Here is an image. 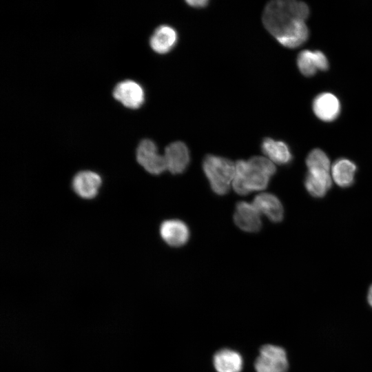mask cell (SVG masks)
Returning a JSON list of instances; mask_svg holds the SVG:
<instances>
[{"label":"cell","mask_w":372,"mask_h":372,"mask_svg":"<svg viewBox=\"0 0 372 372\" xmlns=\"http://www.w3.org/2000/svg\"><path fill=\"white\" fill-rule=\"evenodd\" d=\"M308 6L302 1L278 0L265 8L262 23L267 31L282 45L295 48L307 41L309 30L305 19Z\"/></svg>","instance_id":"1"},{"label":"cell","mask_w":372,"mask_h":372,"mask_svg":"<svg viewBox=\"0 0 372 372\" xmlns=\"http://www.w3.org/2000/svg\"><path fill=\"white\" fill-rule=\"evenodd\" d=\"M236 173L232 187L240 195H247L254 191L265 189L269 185L276 168L269 158L253 156L248 161L238 160L236 163Z\"/></svg>","instance_id":"2"},{"label":"cell","mask_w":372,"mask_h":372,"mask_svg":"<svg viewBox=\"0 0 372 372\" xmlns=\"http://www.w3.org/2000/svg\"><path fill=\"white\" fill-rule=\"evenodd\" d=\"M203 169L215 194L222 196L228 193L236 173V165L231 161L208 154L203 159Z\"/></svg>","instance_id":"3"},{"label":"cell","mask_w":372,"mask_h":372,"mask_svg":"<svg viewBox=\"0 0 372 372\" xmlns=\"http://www.w3.org/2000/svg\"><path fill=\"white\" fill-rule=\"evenodd\" d=\"M254 367L256 372H288L289 362L287 351L276 344L263 345L255 360Z\"/></svg>","instance_id":"4"},{"label":"cell","mask_w":372,"mask_h":372,"mask_svg":"<svg viewBox=\"0 0 372 372\" xmlns=\"http://www.w3.org/2000/svg\"><path fill=\"white\" fill-rule=\"evenodd\" d=\"M138 163L149 173L158 175L167 169L164 156L158 153L156 143L150 139L142 140L136 152Z\"/></svg>","instance_id":"5"},{"label":"cell","mask_w":372,"mask_h":372,"mask_svg":"<svg viewBox=\"0 0 372 372\" xmlns=\"http://www.w3.org/2000/svg\"><path fill=\"white\" fill-rule=\"evenodd\" d=\"M113 96L123 106L130 109L139 108L145 101L143 88L132 80H125L118 83L114 88Z\"/></svg>","instance_id":"6"},{"label":"cell","mask_w":372,"mask_h":372,"mask_svg":"<svg viewBox=\"0 0 372 372\" xmlns=\"http://www.w3.org/2000/svg\"><path fill=\"white\" fill-rule=\"evenodd\" d=\"M234 220L238 227L246 232H258L262 227L260 214L253 204L245 201L236 203Z\"/></svg>","instance_id":"7"},{"label":"cell","mask_w":372,"mask_h":372,"mask_svg":"<svg viewBox=\"0 0 372 372\" xmlns=\"http://www.w3.org/2000/svg\"><path fill=\"white\" fill-rule=\"evenodd\" d=\"M167 169L172 174L184 172L190 161L188 147L181 141H176L168 145L164 155Z\"/></svg>","instance_id":"8"},{"label":"cell","mask_w":372,"mask_h":372,"mask_svg":"<svg viewBox=\"0 0 372 372\" xmlns=\"http://www.w3.org/2000/svg\"><path fill=\"white\" fill-rule=\"evenodd\" d=\"M160 235L170 247H180L187 242L190 233L185 223L178 219H170L161 223Z\"/></svg>","instance_id":"9"},{"label":"cell","mask_w":372,"mask_h":372,"mask_svg":"<svg viewBox=\"0 0 372 372\" xmlns=\"http://www.w3.org/2000/svg\"><path fill=\"white\" fill-rule=\"evenodd\" d=\"M102 183L101 176L92 171H81L72 179V188L80 197L85 199L94 198Z\"/></svg>","instance_id":"10"},{"label":"cell","mask_w":372,"mask_h":372,"mask_svg":"<svg viewBox=\"0 0 372 372\" xmlns=\"http://www.w3.org/2000/svg\"><path fill=\"white\" fill-rule=\"evenodd\" d=\"M297 65L301 73L306 76H311L318 70L324 71L329 68L326 56L319 50H302L298 56Z\"/></svg>","instance_id":"11"},{"label":"cell","mask_w":372,"mask_h":372,"mask_svg":"<svg viewBox=\"0 0 372 372\" xmlns=\"http://www.w3.org/2000/svg\"><path fill=\"white\" fill-rule=\"evenodd\" d=\"M313 110L316 116L323 121H334L340 112V103L333 94L324 92L313 100Z\"/></svg>","instance_id":"12"},{"label":"cell","mask_w":372,"mask_h":372,"mask_svg":"<svg viewBox=\"0 0 372 372\" xmlns=\"http://www.w3.org/2000/svg\"><path fill=\"white\" fill-rule=\"evenodd\" d=\"M252 204L260 214L265 215L271 221L278 223L282 220L283 207L275 195L269 193L258 194Z\"/></svg>","instance_id":"13"},{"label":"cell","mask_w":372,"mask_h":372,"mask_svg":"<svg viewBox=\"0 0 372 372\" xmlns=\"http://www.w3.org/2000/svg\"><path fill=\"white\" fill-rule=\"evenodd\" d=\"M178 41L176 30L168 25H161L154 32L149 39L152 49L156 53L164 54L171 51Z\"/></svg>","instance_id":"14"},{"label":"cell","mask_w":372,"mask_h":372,"mask_svg":"<svg viewBox=\"0 0 372 372\" xmlns=\"http://www.w3.org/2000/svg\"><path fill=\"white\" fill-rule=\"evenodd\" d=\"M213 364L217 372H240L243 360L238 352L225 348L214 354Z\"/></svg>","instance_id":"15"},{"label":"cell","mask_w":372,"mask_h":372,"mask_svg":"<svg viewBox=\"0 0 372 372\" xmlns=\"http://www.w3.org/2000/svg\"><path fill=\"white\" fill-rule=\"evenodd\" d=\"M261 149L273 163L287 165L292 160V154L288 145L282 141L265 138L262 142Z\"/></svg>","instance_id":"16"},{"label":"cell","mask_w":372,"mask_h":372,"mask_svg":"<svg viewBox=\"0 0 372 372\" xmlns=\"http://www.w3.org/2000/svg\"><path fill=\"white\" fill-rule=\"evenodd\" d=\"M304 186L307 192L313 197H323L331 186V179L329 172L308 171Z\"/></svg>","instance_id":"17"},{"label":"cell","mask_w":372,"mask_h":372,"mask_svg":"<svg viewBox=\"0 0 372 372\" xmlns=\"http://www.w3.org/2000/svg\"><path fill=\"white\" fill-rule=\"evenodd\" d=\"M356 170L357 167L353 162L343 158L336 160L331 167L334 181L344 188L353 185Z\"/></svg>","instance_id":"18"},{"label":"cell","mask_w":372,"mask_h":372,"mask_svg":"<svg viewBox=\"0 0 372 372\" xmlns=\"http://www.w3.org/2000/svg\"><path fill=\"white\" fill-rule=\"evenodd\" d=\"M308 171L329 172L330 161L327 155L320 149H314L310 152L306 159Z\"/></svg>","instance_id":"19"},{"label":"cell","mask_w":372,"mask_h":372,"mask_svg":"<svg viewBox=\"0 0 372 372\" xmlns=\"http://www.w3.org/2000/svg\"><path fill=\"white\" fill-rule=\"evenodd\" d=\"M186 3L191 7L201 8L207 6L209 1L207 0H191L186 1Z\"/></svg>","instance_id":"20"},{"label":"cell","mask_w":372,"mask_h":372,"mask_svg":"<svg viewBox=\"0 0 372 372\" xmlns=\"http://www.w3.org/2000/svg\"><path fill=\"white\" fill-rule=\"evenodd\" d=\"M366 300L369 307L372 309V284L368 288Z\"/></svg>","instance_id":"21"}]
</instances>
